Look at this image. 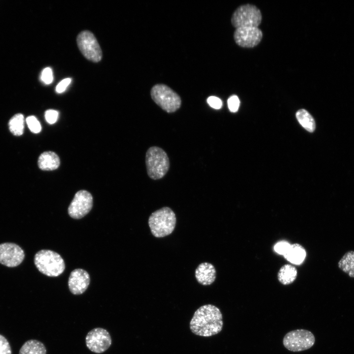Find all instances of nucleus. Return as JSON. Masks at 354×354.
Masks as SVG:
<instances>
[{
    "instance_id": "obj_1",
    "label": "nucleus",
    "mask_w": 354,
    "mask_h": 354,
    "mask_svg": "<svg viewBox=\"0 0 354 354\" xmlns=\"http://www.w3.org/2000/svg\"><path fill=\"white\" fill-rule=\"evenodd\" d=\"M223 325L221 311L212 304L204 305L197 309L189 324L193 333L203 337H210L219 333Z\"/></svg>"
},
{
    "instance_id": "obj_2",
    "label": "nucleus",
    "mask_w": 354,
    "mask_h": 354,
    "mask_svg": "<svg viewBox=\"0 0 354 354\" xmlns=\"http://www.w3.org/2000/svg\"><path fill=\"white\" fill-rule=\"evenodd\" d=\"M176 221L175 212L171 208L165 206L151 214L148 219V225L153 236L162 237L173 232Z\"/></svg>"
},
{
    "instance_id": "obj_3",
    "label": "nucleus",
    "mask_w": 354,
    "mask_h": 354,
    "mask_svg": "<svg viewBox=\"0 0 354 354\" xmlns=\"http://www.w3.org/2000/svg\"><path fill=\"white\" fill-rule=\"evenodd\" d=\"M34 264L42 273L50 277H57L63 273L65 263L61 256L50 250H41L34 256Z\"/></svg>"
},
{
    "instance_id": "obj_4",
    "label": "nucleus",
    "mask_w": 354,
    "mask_h": 354,
    "mask_svg": "<svg viewBox=\"0 0 354 354\" xmlns=\"http://www.w3.org/2000/svg\"><path fill=\"white\" fill-rule=\"evenodd\" d=\"M145 163L148 177L154 180L163 177L170 168L169 159L166 152L156 146L148 149Z\"/></svg>"
},
{
    "instance_id": "obj_5",
    "label": "nucleus",
    "mask_w": 354,
    "mask_h": 354,
    "mask_svg": "<svg viewBox=\"0 0 354 354\" xmlns=\"http://www.w3.org/2000/svg\"><path fill=\"white\" fill-rule=\"evenodd\" d=\"M150 95L154 102L167 113H174L181 106L180 96L165 85L154 86L151 89Z\"/></svg>"
},
{
    "instance_id": "obj_6",
    "label": "nucleus",
    "mask_w": 354,
    "mask_h": 354,
    "mask_svg": "<svg viewBox=\"0 0 354 354\" xmlns=\"http://www.w3.org/2000/svg\"><path fill=\"white\" fill-rule=\"evenodd\" d=\"M262 14L255 5L246 4L239 6L234 12L231 23L236 29L241 27H257L262 21Z\"/></svg>"
},
{
    "instance_id": "obj_7",
    "label": "nucleus",
    "mask_w": 354,
    "mask_h": 354,
    "mask_svg": "<svg viewBox=\"0 0 354 354\" xmlns=\"http://www.w3.org/2000/svg\"><path fill=\"white\" fill-rule=\"evenodd\" d=\"M315 338L310 331L300 329L288 332L284 337V347L291 352H301L311 348L315 344Z\"/></svg>"
},
{
    "instance_id": "obj_8",
    "label": "nucleus",
    "mask_w": 354,
    "mask_h": 354,
    "mask_svg": "<svg viewBox=\"0 0 354 354\" xmlns=\"http://www.w3.org/2000/svg\"><path fill=\"white\" fill-rule=\"evenodd\" d=\"M77 43L81 52L87 59L94 62L101 59L102 50L91 32L88 30L81 32L77 37Z\"/></svg>"
},
{
    "instance_id": "obj_9",
    "label": "nucleus",
    "mask_w": 354,
    "mask_h": 354,
    "mask_svg": "<svg viewBox=\"0 0 354 354\" xmlns=\"http://www.w3.org/2000/svg\"><path fill=\"white\" fill-rule=\"evenodd\" d=\"M92 205L91 194L85 190H80L75 194L68 207V214L72 218L81 219L90 211Z\"/></svg>"
},
{
    "instance_id": "obj_10",
    "label": "nucleus",
    "mask_w": 354,
    "mask_h": 354,
    "mask_svg": "<svg viewBox=\"0 0 354 354\" xmlns=\"http://www.w3.org/2000/svg\"><path fill=\"white\" fill-rule=\"evenodd\" d=\"M86 343L90 351L101 354L107 350L112 344V339L106 329L96 327L89 331L86 337Z\"/></svg>"
},
{
    "instance_id": "obj_11",
    "label": "nucleus",
    "mask_w": 354,
    "mask_h": 354,
    "mask_svg": "<svg viewBox=\"0 0 354 354\" xmlns=\"http://www.w3.org/2000/svg\"><path fill=\"white\" fill-rule=\"evenodd\" d=\"M263 33L257 27H241L236 29L234 33L235 42L239 46L252 48L261 41Z\"/></svg>"
},
{
    "instance_id": "obj_12",
    "label": "nucleus",
    "mask_w": 354,
    "mask_h": 354,
    "mask_svg": "<svg viewBox=\"0 0 354 354\" xmlns=\"http://www.w3.org/2000/svg\"><path fill=\"white\" fill-rule=\"evenodd\" d=\"M25 254L23 250L13 243L0 244V263L8 267H15L23 261Z\"/></svg>"
},
{
    "instance_id": "obj_13",
    "label": "nucleus",
    "mask_w": 354,
    "mask_h": 354,
    "mask_svg": "<svg viewBox=\"0 0 354 354\" xmlns=\"http://www.w3.org/2000/svg\"><path fill=\"white\" fill-rule=\"evenodd\" d=\"M90 283V277L87 271L82 268L73 270L68 279V287L72 294L79 295L84 293Z\"/></svg>"
},
{
    "instance_id": "obj_14",
    "label": "nucleus",
    "mask_w": 354,
    "mask_h": 354,
    "mask_svg": "<svg viewBox=\"0 0 354 354\" xmlns=\"http://www.w3.org/2000/svg\"><path fill=\"white\" fill-rule=\"evenodd\" d=\"M216 270L209 263L200 264L195 270V277L199 283L204 286L211 285L216 278Z\"/></svg>"
},
{
    "instance_id": "obj_15",
    "label": "nucleus",
    "mask_w": 354,
    "mask_h": 354,
    "mask_svg": "<svg viewBox=\"0 0 354 354\" xmlns=\"http://www.w3.org/2000/svg\"><path fill=\"white\" fill-rule=\"evenodd\" d=\"M59 164L60 160L58 155L51 151L43 152L38 158V165L42 170H54L59 167Z\"/></svg>"
},
{
    "instance_id": "obj_16",
    "label": "nucleus",
    "mask_w": 354,
    "mask_h": 354,
    "mask_svg": "<svg viewBox=\"0 0 354 354\" xmlns=\"http://www.w3.org/2000/svg\"><path fill=\"white\" fill-rule=\"evenodd\" d=\"M306 255V251L303 247L299 244L295 243L291 244L289 249L284 256L290 263L299 265L303 262Z\"/></svg>"
},
{
    "instance_id": "obj_17",
    "label": "nucleus",
    "mask_w": 354,
    "mask_h": 354,
    "mask_svg": "<svg viewBox=\"0 0 354 354\" xmlns=\"http://www.w3.org/2000/svg\"><path fill=\"white\" fill-rule=\"evenodd\" d=\"M338 266L350 277L354 278V251L346 252L339 261Z\"/></svg>"
},
{
    "instance_id": "obj_18",
    "label": "nucleus",
    "mask_w": 354,
    "mask_h": 354,
    "mask_svg": "<svg viewBox=\"0 0 354 354\" xmlns=\"http://www.w3.org/2000/svg\"><path fill=\"white\" fill-rule=\"evenodd\" d=\"M46 347L41 342L31 339L22 345L19 354H46Z\"/></svg>"
},
{
    "instance_id": "obj_19",
    "label": "nucleus",
    "mask_w": 354,
    "mask_h": 354,
    "mask_svg": "<svg viewBox=\"0 0 354 354\" xmlns=\"http://www.w3.org/2000/svg\"><path fill=\"white\" fill-rule=\"evenodd\" d=\"M297 276L296 268L289 264L285 265L279 269L277 277L279 282L287 285L292 283Z\"/></svg>"
},
{
    "instance_id": "obj_20",
    "label": "nucleus",
    "mask_w": 354,
    "mask_h": 354,
    "mask_svg": "<svg viewBox=\"0 0 354 354\" xmlns=\"http://www.w3.org/2000/svg\"><path fill=\"white\" fill-rule=\"evenodd\" d=\"M296 118L299 123L307 131L313 132L315 129V122L310 113L305 109H300L296 113Z\"/></svg>"
},
{
    "instance_id": "obj_21",
    "label": "nucleus",
    "mask_w": 354,
    "mask_h": 354,
    "mask_svg": "<svg viewBox=\"0 0 354 354\" xmlns=\"http://www.w3.org/2000/svg\"><path fill=\"white\" fill-rule=\"evenodd\" d=\"M9 128L15 136L23 134L24 129V117L22 114H17L11 118L9 121Z\"/></svg>"
},
{
    "instance_id": "obj_22",
    "label": "nucleus",
    "mask_w": 354,
    "mask_h": 354,
    "mask_svg": "<svg viewBox=\"0 0 354 354\" xmlns=\"http://www.w3.org/2000/svg\"><path fill=\"white\" fill-rule=\"evenodd\" d=\"M26 122L30 130L33 133H38L41 130V126L37 118L33 116H29L26 118Z\"/></svg>"
},
{
    "instance_id": "obj_23",
    "label": "nucleus",
    "mask_w": 354,
    "mask_h": 354,
    "mask_svg": "<svg viewBox=\"0 0 354 354\" xmlns=\"http://www.w3.org/2000/svg\"><path fill=\"white\" fill-rule=\"evenodd\" d=\"M290 246L291 244L288 241L282 240L275 244L274 249L276 252L284 256L288 251Z\"/></svg>"
},
{
    "instance_id": "obj_24",
    "label": "nucleus",
    "mask_w": 354,
    "mask_h": 354,
    "mask_svg": "<svg viewBox=\"0 0 354 354\" xmlns=\"http://www.w3.org/2000/svg\"><path fill=\"white\" fill-rule=\"evenodd\" d=\"M0 354H12L9 342L6 338L0 334Z\"/></svg>"
},
{
    "instance_id": "obj_25",
    "label": "nucleus",
    "mask_w": 354,
    "mask_h": 354,
    "mask_svg": "<svg viewBox=\"0 0 354 354\" xmlns=\"http://www.w3.org/2000/svg\"><path fill=\"white\" fill-rule=\"evenodd\" d=\"M240 101L238 97L235 95L230 96L228 99V106L229 110L233 113L237 111Z\"/></svg>"
},
{
    "instance_id": "obj_26",
    "label": "nucleus",
    "mask_w": 354,
    "mask_h": 354,
    "mask_svg": "<svg viewBox=\"0 0 354 354\" xmlns=\"http://www.w3.org/2000/svg\"><path fill=\"white\" fill-rule=\"evenodd\" d=\"M41 80L45 84H51L53 80L52 70L50 67L44 68L41 73Z\"/></svg>"
},
{
    "instance_id": "obj_27",
    "label": "nucleus",
    "mask_w": 354,
    "mask_h": 354,
    "mask_svg": "<svg viewBox=\"0 0 354 354\" xmlns=\"http://www.w3.org/2000/svg\"><path fill=\"white\" fill-rule=\"evenodd\" d=\"M59 112L55 110H48L45 113V118L49 124L55 123L58 118Z\"/></svg>"
},
{
    "instance_id": "obj_28",
    "label": "nucleus",
    "mask_w": 354,
    "mask_h": 354,
    "mask_svg": "<svg viewBox=\"0 0 354 354\" xmlns=\"http://www.w3.org/2000/svg\"><path fill=\"white\" fill-rule=\"evenodd\" d=\"M207 102L211 107L215 109H219L222 106L221 100L218 97L214 96L208 97L207 99Z\"/></svg>"
},
{
    "instance_id": "obj_29",
    "label": "nucleus",
    "mask_w": 354,
    "mask_h": 354,
    "mask_svg": "<svg viewBox=\"0 0 354 354\" xmlns=\"http://www.w3.org/2000/svg\"><path fill=\"white\" fill-rule=\"evenodd\" d=\"M71 79L69 78H65L60 81L57 86L56 91L58 93H62L65 91L67 87L70 84Z\"/></svg>"
}]
</instances>
